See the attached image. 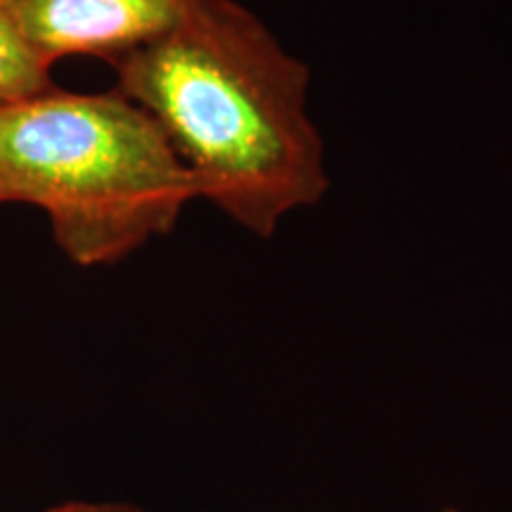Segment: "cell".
<instances>
[{
  "label": "cell",
  "mask_w": 512,
  "mask_h": 512,
  "mask_svg": "<svg viewBox=\"0 0 512 512\" xmlns=\"http://www.w3.org/2000/svg\"><path fill=\"white\" fill-rule=\"evenodd\" d=\"M209 200L256 238L330 188L311 72L238 0H190L176 27L112 64Z\"/></svg>",
  "instance_id": "1"
},
{
  "label": "cell",
  "mask_w": 512,
  "mask_h": 512,
  "mask_svg": "<svg viewBox=\"0 0 512 512\" xmlns=\"http://www.w3.org/2000/svg\"><path fill=\"white\" fill-rule=\"evenodd\" d=\"M192 200L197 185L162 128L117 88L0 105V204L46 211L74 264H117L169 233Z\"/></svg>",
  "instance_id": "2"
},
{
  "label": "cell",
  "mask_w": 512,
  "mask_h": 512,
  "mask_svg": "<svg viewBox=\"0 0 512 512\" xmlns=\"http://www.w3.org/2000/svg\"><path fill=\"white\" fill-rule=\"evenodd\" d=\"M188 5L190 0H0L50 67L72 55L114 64L176 27Z\"/></svg>",
  "instance_id": "3"
},
{
  "label": "cell",
  "mask_w": 512,
  "mask_h": 512,
  "mask_svg": "<svg viewBox=\"0 0 512 512\" xmlns=\"http://www.w3.org/2000/svg\"><path fill=\"white\" fill-rule=\"evenodd\" d=\"M50 64L24 41L0 8V105L50 91Z\"/></svg>",
  "instance_id": "4"
},
{
  "label": "cell",
  "mask_w": 512,
  "mask_h": 512,
  "mask_svg": "<svg viewBox=\"0 0 512 512\" xmlns=\"http://www.w3.org/2000/svg\"><path fill=\"white\" fill-rule=\"evenodd\" d=\"M43 512H145L143 508H136V505L128 503H105V501H69L62 505H55V508H48Z\"/></svg>",
  "instance_id": "5"
},
{
  "label": "cell",
  "mask_w": 512,
  "mask_h": 512,
  "mask_svg": "<svg viewBox=\"0 0 512 512\" xmlns=\"http://www.w3.org/2000/svg\"><path fill=\"white\" fill-rule=\"evenodd\" d=\"M441 512H463V510H458V508H444Z\"/></svg>",
  "instance_id": "6"
}]
</instances>
